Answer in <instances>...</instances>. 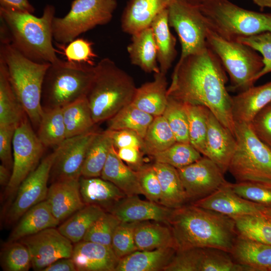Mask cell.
<instances>
[{
  "label": "cell",
  "mask_w": 271,
  "mask_h": 271,
  "mask_svg": "<svg viewBox=\"0 0 271 271\" xmlns=\"http://www.w3.org/2000/svg\"><path fill=\"white\" fill-rule=\"evenodd\" d=\"M227 80L220 59L208 46L201 52L177 63L167 95L183 103L207 107L235 137L232 96L226 87Z\"/></svg>",
  "instance_id": "1"
},
{
  "label": "cell",
  "mask_w": 271,
  "mask_h": 271,
  "mask_svg": "<svg viewBox=\"0 0 271 271\" xmlns=\"http://www.w3.org/2000/svg\"><path fill=\"white\" fill-rule=\"evenodd\" d=\"M169 226L177 250L212 247L230 253L238 235L232 218L192 204L174 209Z\"/></svg>",
  "instance_id": "2"
},
{
  "label": "cell",
  "mask_w": 271,
  "mask_h": 271,
  "mask_svg": "<svg viewBox=\"0 0 271 271\" xmlns=\"http://www.w3.org/2000/svg\"><path fill=\"white\" fill-rule=\"evenodd\" d=\"M53 5H47L42 15L13 11L0 8V40L10 44L28 59L39 63L57 64L62 60L52 43Z\"/></svg>",
  "instance_id": "3"
},
{
  "label": "cell",
  "mask_w": 271,
  "mask_h": 271,
  "mask_svg": "<svg viewBox=\"0 0 271 271\" xmlns=\"http://www.w3.org/2000/svg\"><path fill=\"white\" fill-rule=\"evenodd\" d=\"M137 88L132 77L113 61L100 60L86 95L95 123L107 120L131 103Z\"/></svg>",
  "instance_id": "4"
},
{
  "label": "cell",
  "mask_w": 271,
  "mask_h": 271,
  "mask_svg": "<svg viewBox=\"0 0 271 271\" xmlns=\"http://www.w3.org/2000/svg\"><path fill=\"white\" fill-rule=\"evenodd\" d=\"M0 59L6 64L12 86L28 118L38 127L43 112V83L51 64L35 62L10 44H1Z\"/></svg>",
  "instance_id": "5"
},
{
  "label": "cell",
  "mask_w": 271,
  "mask_h": 271,
  "mask_svg": "<svg viewBox=\"0 0 271 271\" xmlns=\"http://www.w3.org/2000/svg\"><path fill=\"white\" fill-rule=\"evenodd\" d=\"M199 8L211 30L228 40L271 33V13L246 10L228 0H210Z\"/></svg>",
  "instance_id": "6"
},
{
  "label": "cell",
  "mask_w": 271,
  "mask_h": 271,
  "mask_svg": "<svg viewBox=\"0 0 271 271\" xmlns=\"http://www.w3.org/2000/svg\"><path fill=\"white\" fill-rule=\"evenodd\" d=\"M94 74V66L63 60L50 64L43 83V108H63L86 97Z\"/></svg>",
  "instance_id": "7"
},
{
  "label": "cell",
  "mask_w": 271,
  "mask_h": 271,
  "mask_svg": "<svg viewBox=\"0 0 271 271\" xmlns=\"http://www.w3.org/2000/svg\"><path fill=\"white\" fill-rule=\"evenodd\" d=\"M235 124L237 147L228 171L237 182L271 185V148L256 136L250 124Z\"/></svg>",
  "instance_id": "8"
},
{
  "label": "cell",
  "mask_w": 271,
  "mask_h": 271,
  "mask_svg": "<svg viewBox=\"0 0 271 271\" xmlns=\"http://www.w3.org/2000/svg\"><path fill=\"white\" fill-rule=\"evenodd\" d=\"M207 42L229 75L231 91L241 92L253 86L255 76L263 67L262 57L255 50L236 40L224 39L210 28Z\"/></svg>",
  "instance_id": "9"
},
{
  "label": "cell",
  "mask_w": 271,
  "mask_h": 271,
  "mask_svg": "<svg viewBox=\"0 0 271 271\" xmlns=\"http://www.w3.org/2000/svg\"><path fill=\"white\" fill-rule=\"evenodd\" d=\"M116 0H74L69 12L54 18L53 39L65 45L96 26L107 24L116 9Z\"/></svg>",
  "instance_id": "10"
},
{
  "label": "cell",
  "mask_w": 271,
  "mask_h": 271,
  "mask_svg": "<svg viewBox=\"0 0 271 271\" xmlns=\"http://www.w3.org/2000/svg\"><path fill=\"white\" fill-rule=\"evenodd\" d=\"M168 11L169 26L177 33L181 45L178 63L208 47L207 34L210 27L199 7L186 0H171Z\"/></svg>",
  "instance_id": "11"
},
{
  "label": "cell",
  "mask_w": 271,
  "mask_h": 271,
  "mask_svg": "<svg viewBox=\"0 0 271 271\" xmlns=\"http://www.w3.org/2000/svg\"><path fill=\"white\" fill-rule=\"evenodd\" d=\"M28 118L17 126L13 138V167L10 181L5 191V197L10 204L22 182L39 164L45 148Z\"/></svg>",
  "instance_id": "12"
},
{
  "label": "cell",
  "mask_w": 271,
  "mask_h": 271,
  "mask_svg": "<svg viewBox=\"0 0 271 271\" xmlns=\"http://www.w3.org/2000/svg\"><path fill=\"white\" fill-rule=\"evenodd\" d=\"M58 151L57 147L22 182L7 211V224L16 222L29 209L46 200L48 190L47 184Z\"/></svg>",
  "instance_id": "13"
},
{
  "label": "cell",
  "mask_w": 271,
  "mask_h": 271,
  "mask_svg": "<svg viewBox=\"0 0 271 271\" xmlns=\"http://www.w3.org/2000/svg\"><path fill=\"white\" fill-rule=\"evenodd\" d=\"M19 241L29 249L34 270L42 271L56 260L72 255V242L55 227L47 228Z\"/></svg>",
  "instance_id": "14"
},
{
  "label": "cell",
  "mask_w": 271,
  "mask_h": 271,
  "mask_svg": "<svg viewBox=\"0 0 271 271\" xmlns=\"http://www.w3.org/2000/svg\"><path fill=\"white\" fill-rule=\"evenodd\" d=\"M177 170L188 201L192 202L208 196L227 182L218 166L206 157Z\"/></svg>",
  "instance_id": "15"
},
{
  "label": "cell",
  "mask_w": 271,
  "mask_h": 271,
  "mask_svg": "<svg viewBox=\"0 0 271 271\" xmlns=\"http://www.w3.org/2000/svg\"><path fill=\"white\" fill-rule=\"evenodd\" d=\"M97 132L93 129L67 138L57 147L58 153L50 173L52 182L80 179L87 149Z\"/></svg>",
  "instance_id": "16"
},
{
  "label": "cell",
  "mask_w": 271,
  "mask_h": 271,
  "mask_svg": "<svg viewBox=\"0 0 271 271\" xmlns=\"http://www.w3.org/2000/svg\"><path fill=\"white\" fill-rule=\"evenodd\" d=\"M191 204L232 218L246 215L262 214V211L265 207L248 201L236 194L228 182L210 195Z\"/></svg>",
  "instance_id": "17"
},
{
  "label": "cell",
  "mask_w": 271,
  "mask_h": 271,
  "mask_svg": "<svg viewBox=\"0 0 271 271\" xmlns=\"http://www.w3.org/2000/svg\"><path fill=\"white\" fill-rule=\"evenodd\" d=\"M173 210L156 202L143 200L134 195L123 198L109 212L121 222L152 220L169 225Z\"/></svg>",
  "instance_id": "18"
},
{
  "label": "cell",
  "mask_w": 271,
  "mask_h": 271,
  "mask_svg": "<svg viewBox=\"0 0 271 271\" xmlns=\"http://www.w3.org/2000/svg\"><path fill=\"white\" fill-rule=\"evenodd\" d=\"M236 147L235 137L210 111L204 156L214 162L225 174Z\"/></svg>",
  "instance_id": "19"
},
{
  "label": "cell",
  "mask_w": 271,
  "mask_h": 271,
  "mask_svg": "<svg viewBox=\"0 0 271 271\" xmlns=\"http://www.w3.org/2000/svg\"><path fill=\"white\" fill-rule=\"evenodd\" d=\"M46 200L53 215L60 222L85 205L80 192L79 179L52 182L48 188Z\"/></svg>",
  "instance_id": "20"
},
{
  "label": "cell",
  "mask_w": 271,
  "mask_h": 271,
  "mask_svg": "<svg viewBox=\"0 0 271 271\" xmlns=\"http://www.w3.org/2000/svg\"><path fill=\"white\" fill-rule=\"evenodd\" d=\"M71 258L77 271H115L119 260L110 246L85 240L75 243Z\"/></svg>",
  "instance_id": "21"
},
{
  "label": "cell",
  "mask_w": 271,
  "mask_h": 271,
  "mask_svg": "<svg viewBox=\"0 0 271 271\" xmlns=\"http://www.w3.org/2000/svg\"><path fill=\"white\" fill-rule=\"evenodd\" d=\"M171 0H128L121 18L123 32L132 35L150 27L155 18L167 9Z\"/></svg>",
  "instance_id": "22"
},
{
  "label": "cell",
  "mask_w": 271,
  "mask_h": 271,
  "mask_svg": "<svg viewBox=\"0 0 271 271\" xmlns=\"http://www.w3.org/2000/svg\"><path fill=\"white\" fill-rule=\"evenodd\" d=\"M231 99L234 122L250 124L256 115L271 102V81L252 86Z\"/></svg>",
  "instance_id": "23"
},
{
  "label": "cell",
  "mask_w": 271,
  "mask_h": 271,
  "mask_svg": "<svg viewBox=\"0 0 271 271\" xmlns=\"http://www.w3.org/2000/svg\"><path fill=\"white\" fill-rule=\"evenodd\" d=\"M166 74L154 73L153 80L137 87L132 103L154 117L163 115L168 103Z\"/></svg>",
  "instance_id": "24"
},
{
  "label": "cell",
  "mask_w": 271,
  "mask_h": 271,
  "mask_svg": "<svg viewBox=\"0 0 271 271\" xmlns=\"http://www.w3.org/2000/svg\"><path fill=\"white\" fill-rule=\"evenodd\" d=\"M80 192L85 205H96L106 212L126 195L111 182L98 177L79 179Z\"/></svg>",
  "instance_id": "25"
},
{
  "label": "cell",
  "mask_w": 271,
  "mask_h": 271,
  "mask_svg": "<svg viewBox=\"0 0 271 271\" xmlns=\"http://www.w3.org/2000/svg\"><path fill=\"white\" fill-rule=\"evenodd\" d=\"M234 260L253 271H271V245L238 236L230 252Z\"/></svg>",
  "instance_id": "26"
},
{
  "label": "cell",
  "mask_w": 271,
  "mask_h": 271,
  "mask_svg": "<svg viewBox=\"0 0 271 271\" xmlns=\"http://www.w3.org/2000/svg\"><path fill=\"white\" fill-rule=\"evenodd\" d=\"M177 250L167 247L150 250H137L119 259L115 271L164 270Z\"/></svg>",
  "instance_id": "27"
},
{
  "label": "cell",
  "mask_w": 271,
  "mask_h": 271,
  "mask_svg": "<svg viewBox=\"0 0 271 271\" xmlns=\"http://www.w3.org/2000/svg\"><path fill=\"white\" fill-rule=\"evenodd\" d=\"M60 223L45 200L31 208L22 216L9 236L8 242L18 241L47 228L55 227Z\"/></svg>",
  "instance_id": "28"
},
{
  "label": "cell",
  "mask_w": 271,
  "mask_h": 271,
  "mask_svg": "<svg viewBox=\"0 0 271 271\" xmlns=\"http://www.w3.org/2000/svg\"><path fill=\"white\" fill-rule=\"evenodd\" d=\"M100 177L114 184L126 196L143 195L137 172L119 158L113 146L110 150Z\"/></svg>",
  "instance_id": "29"
},
{
  "label": "cell",
  "mask_w": 271,
  "mask_h": 271,
  "mask_svg": "<svg viewBox=\"0 0 271 271\" xmlns=\"http://www.w3.org/2000/svg\"><path fill=\"white\" fill-rule=\"evenodd\" d=\"M131 36V42L127 46L130 63L147 73L160 72L157 49L151 27Z\"/></svg>",
  "instance_id": "30"
},
{
  "label": "cell",
  "mask_w": 271,
  "mask_h": 271,
  "mask_svg": "<svg viewBox=\"0 0 271 271\" xmlns=\"http://www.w3.org/2000/svg\"><path fill=\"white\" fill-rule=\"evenodd\" d=\"M152 166L160 183V204L173 209L184 205L188 199L177 169L157 162H155Z\"/></svg>",
  "instance_id": "31"
},
{
  "label": "cell",
  "mask_w": 271,
  "mask_h": 271,
  "mask_svg": "<svg viewBox=\"0 0 271 271\" xmlns=\"http://www.w3.org/2000/svg\"><path fill=\"white\" fill-rule=\"evenodd\" d=\"M150 27L157 46L160 71L166 75L177 55L176 39L170 30L168 8L155 18Z\"/></svg>",
  "instance_id": "32"
},
{
  "label": "cell",
  "mask_w": 271,
  "mask_h": 271,
  "mask_svg": "<svg viewBox=\"0 0 271 271\" xmlns=\"http://www.w3.org/2000/svg\"><path fill=\"white\" fill-rule=\"evenodd\" d=\"M159 222H139L134 230L136 245L139 250H150L161 248L177 249L172 231L168 225Z\"/></svg>",
  "instance_id": "33"
},
{
  "label": "cell",
  "mask_w": 271,
  "mask_h": 271,
  "mask_svg": "<svg viewBox=\"0 0 271 271\" xmlns=\"http://www.w3.org/2000/svg\"><path fill=\"white\" fill-rule=\"evenodd\" d=\"M27 116L10 81L7 68L0 59V125H18Z\"/></svg>",
  "instance_id": "34"
},
{
  "label": "cell",
  "mask_w": 271,
  "mask_h": 271,
  "mask_svg": "<svg viewBox=\"0 0 271 271\" xmlns=\"http://www.w3.org/2000/svg\"><path fill=\"white\" fill-rule=\"evenodd\" d=\"M106 211L96 205H85L68 217L58 227V230L72 243L83 240L93 223Z\"/></svg>",
  "instance_id": "35"
},
{
  "label": "cell",
  "mask_w": 271,
  "mask_h": 271,
  "mask_svg": "<svg viewBox=\"0 0 271 271\" xmlns=\"http://www.w3.org/2000/svg\"><path fill=\"white\" fill-rule=\"evenodd\" d=\"M62 113L67 139L89 131L95 124L86 97L63 107Z\"/></svg>",
  "instance_id": "36"
},
{
  "label": "cell",
  "mask_w": 271,
  "mask_h": 271,
  "mask_svg": "<svg viewBox=\"0 0 271 271\" xmlns=\"http://www.w3.org/2000/svg\"><path fill=\"white\" fill-rule=\"evenodd\" d=\"M112 146V141L105 130L97 131L87 149L81 176L100 177Z\"/></svg>",
  "instance_id": "37"
},
{
  "label": "cell",
  "mask_w": 271,
  "mask_h": 271,
  "mask_svg": "<svg viewBox=\"0 0 271 271\" xmlns=\"http://www.w3.org/2000/svg\"><path fill=\"white\" fill-rule=\"evenodd\" d=\"M37 136L45 148L64 142L67 138L62 108H43Z\"/></svg>",
  "instance_id": "38"
},
{
  "label": "cell",
  "mask_w": 271,
  "mask_h": 271,
  "mask_svg": "<svg viewBox=\"0 0 271 271\" xmlns=\"http://www.w3.org/2000/svg\"><path fill=\"white\" fill-rule=\"evenodd\" d=\"M154 117L131 103L107 120V129L131 130L143 139Z\"/></svg>",
  "instance_id": "39"
},
{
  "label": "cell",
  "mask_w": 271,
  "mask_h": 271,
  "mask_svg": "<svg viewBox=\"0 0 271 271\" xmlns=\"http://www.w3.org/2000/svg\"><path fill=\"white\" fill-rule=\"evenodd\" d=\"M176 142L175 137L164 116H156L143 138V152L152 157Z\"/></svg>",
  "instance_id": "40"
},
{
  "label": "cell",
  "mask_w": 271,
  "mask_h": 271,
  "mask_svg": "<svg viewBox=\"0 0 271 271\" xmlns=\"http://www.w3.org/2000/svg\"><path fill=\"white\" fill-rule=\"evenodd\" d=\"M183 105L188 118L190 144L204 156L210 110L201 105L188 103Z\"/></svg>",
  "instance_id": "41"
},
{
  "label": "cell",
  "mask_w": 271,
  "mask_h": 271,
  "mask_svg": "<svg viewBox=\"0 0 271 271\" xmlns=\"http://www.w3.org/2000/svg\"><path fill=\"white\" fill-rule=\"evenodd\" d=\"M233 219L238 235L271 245V218L262 214H253Z\"/></svg>",
  "instance_id": "42"
},
{
  "label": "cell",
  "mask_w": 271,
  "mask_h": 271,
  "mask_svg": "<svg viewBox=\"0 0 271 271\" xmlns=\"http://www.w3.org/2000/svg\"><path fill=\"white\" fill-rule=\"evenodd\" d=\"M152 157L155 162L168 164L176 169L187 166L202 157L190 143L176 142L165 150Z\"/></svg>",
  "instance_id": "43"
},
{
  "label": "cell",
  "mask_w": 271,
  "mask_h": 271,
  "mask_svg": "<svg viewBox=\"0 0 271 271\" xmlns=\"http://www.w3.org/2000/svg\"><path fill=\"white\" fill-rule=\"evenodd\" d=\"M1 264L5 271H28L32 259L27 246L19 240L7 242L1 253Z\"/></svg>",
  "instance_id": "44"
},
{
  "label": "cell",
  "mask_w": 271,
  "mask_h": 271,
  "mask_svg": "<svg viewBox=\"0 0 271 271\" xmlns=\"http://www.w3.org/2000/svg\"><path fill=\"white\" fill-rule=\"evenodd\" d=\"M163 115L172 129L177 142L190 143L187 116L183 103L168 96Z\"/></svg>",
  "instance_id": "45"
},
{
  "label": "cell",
  "mask_w": 271,
  "mask_h": 271,
  "mask_svg": "<svg viewBox=\"0 0 271 271\" xmlns=\"http://www.w3.org/2000/svg\"><path fill=\"white\" fill-rule=\"evenodd\" d=\"M56 45L59 48V53L65 56L68 62L91 66L96 64L97 55L93 51V43L87 39L77 38L67 44Z\"/></svg>",
  "instance_id": "46"
},
{
  "label": "cell",
  "mask_w": 271,
  "mask_h": 271,
  "mask_svg": "<svg viewBox=\"0 0 271 271\" xmlns=\"http://www.w3.org/2000/svg\"><path fill=\"white\" fill-rule=\"evenodd\" d=\"M120 222L113 214L106 212L91 226L82 240L111 246L113 233Z\"/></svg>",
  "instance_id": "47"
},
{
  "label": "cell",
  "mask_w": 271,
  "mask_h": 271,
  "mask_svg": "<svg viewBox=\"0 0 271 271\" xmlns=\"http://www.w3.org/2000/svg\"><path fill=\"white\" fill-rule=\"evenodd\" d=\"M229 184L232 190L240 197L265 207L271 206V185L249 181Z\"/></svg>",
  "instance_id": "48"
},
{
  "label": "cell",
  "mask_w": 271,
  "mask_h": 271,
  "mask_svg": "<svg viewBox=\"0 0 271 271\" xmlns=\"http://www.w3.org/2000/svg\"><path fill=\"white\" fill-rule=\"evenodd\" d=\"M138 222H121L113 233L111 247L119 259L138 250L134 237Z\"/></svg>",
  "instance_id": "49"
},
{
  "label": "cell",
  "mask_w": 271,
  "mask_h": 271,
  "mask_svg": "<svg viewBox=\"0 0 271 271\" xmlns=\"http://www.w3.org/2000/svg\"><path fill=\"white\" fill-rule=\"evenodd\" d=\"M236 40L250 47L262 56L263 67L255 76L254 82L262 76L271 72V33L264 32L248 37H240Z\"/></svg>",
  "instance_id": "50"
},
{
  "label": "cell",
  "mask_w": 271,
  "mask_h": 271,
  "mask_svg": "<svg viewBox=\"0 0 271 271\" xmlns=\"http://www.w3.org/2000/svg\"><path fill=\"white\" fill-rule=\"evenodd\" d=\"M136 172L143 195L148 200L160 204L161 188L157 173L152 165H144Z\"/></svg>",
  "instance_id": "51"
},
{
  "label": "cell",
  "mask_w": 271,
  "mask_h": 271,
  "mask_svg": "<svg viewBox=\"0 0 271 271\" xmlns=\"http://www.w3.org/2000/svg\"><path fill=\"white\" fill-rule=\"evenodd\" d=\"M250 125L256 136L271 148V102L256 115Z\"/></svg>",
  "instance_id": "52"
},
{
  "label": "cell",
  "mask_w": 271,
  "mask_h": 271,
  "mask_svg": "<svg viewBox=\"0 0 271 271\" xmlns=\"http://www.w3.org/2000/svg\"><path fill=\"white\" fill-rule=\"evenodd\" d=\"M115 149L134 147L143 151V139L136 132L129 129L105 130Z\"/></svg>",
  "instance_id": "53"
},
{
  "label": "cell",
  "mask_w": 271,
  "mask_h": 271,
  "mask_svg": "<svg viewBox=\"0 0 271 271\" xmlns=\"http://www.w3.org/2000/svg\"><path fill=\"white\" fill-rule=\"evenodd\" d=\"M17 125H0V159L2 164L12 172L13 167V141Z\"/></svg>",
  "instance_id": "54"
},
{
  "label": "cell",
  "mask_w": 271,
  "mask_h": 271,
  "mask_svg": "<svg viewBox=\"0 0 271 271\" xmlns=\"http://www.w3.org/2000/svg\"><path fill=\"white\" fill-rule=\"evenodd\" d=\"M116 152L119 158L132 170L137 171L144 166V153L140 149L125 147L117 149Z\"/></svg>",
  "instance_id": "55"
},
{
  "label": "cell",
  "mask_w": 271,
  "mask_h": 271,
  "mask_svg": "<svg viewBox=\"0 0 271 271\" xmlns=\"http://www.w3.org/2000/svg\"><path fill=\"white\" fill-rule=\"evenodd\" d=\"M0 8L13 11L33 14L34 7L28 0H0Z\"/></svg>",
  "instance_id": "56"
},
{
  "label": "cell",
  "mask_w": 271,
  "mask_h": 271,
  "mask_svg": "<svg viewBox=\"0 0 271 271\" xmlns=\"http://www.w3.org/2000/svg\"><path fill=\"white\" fill-rule=\"evenodd\" d=\"M42 271H77L71 257L61 258L44 268Z\"/></svg>",
  "instance_id": "57"
},
{
  "label": "cell",
  "mask_w": 271,
  "mask_h": 271,
  "mask_svg": "<svg viewBox=\"0 0 271 271\" xmlns=\"http://www.w3.org/2000/svg\"><path fill=\"white\" fill-rule=\"evenodd\" d=\"M12 171L3 164L0 165V184L6 187L11 180Z\"/></svg>",
  "instance_id": "58"
},
{
  "label": "cell",
  "mask_w": 271,
  "mask_h": 271,
  "mask_svg": "<svg viewBox=\"0 0 271 271\" xmlns=\"http://www.w3.org/2000/svg\"><path fill=\"white\" fill-rule=\"evenodd\" d=\"M253 2L261 9L271 8V0H252Z\"/></svg>",
  "instance_id": "59"
},
{
  "label": "cell",
  "mask_w": 271,
  "mask_h": 271,
  "mask_svg": "<svg viewBox=\"0 0 271 271\" xmlns=\"http://www.w3.org/2000/svg\"><path fill=\"white\" fill-rule=\"evenodd\" d=\"M188 3H190L191 4L198 6L200 7L202 5L204 4L206 2H208L210 0H186Z\"/></svg>",
  "instance_id": "60"
},
{
  "label": "cell",
  "mask_w": 271,
  "mask_h": 271,
  "mask_svg": "<svg viewBox=\"0 0 271 271\" xmlns=\"http://www.w3.org/2000/svg\"><path fill=\"white\" fill-rule=\"evenodd\" d=\"M262 214L265 216L271 218V206H265L262 211Z\"/></svg>",
  "instance_id": "61"
}]
</instances>
